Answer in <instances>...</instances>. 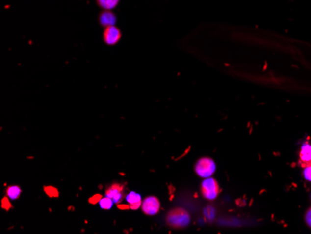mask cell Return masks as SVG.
<instances>
[{"label":"cell","instance_id":"8fae6325","mask_svg":"<svg viewBox=\"0 0 311 234\" xmlns=\"http://www.w3.org/2000/svg\"><path fill=\"white\" fill-rule=\"evenodd\" d=\"M21 188L18 186H10L7 189V197L10 200H16L21 195Z\"/></svg>","mask_w":311,"mask_h":234},{"label":"cell","instance_id":"2e32d148","mask_svg":"<svg viewBox=\"0 0 311 234\" xmlns=\"http://www.w3.org/2000/svg\"><path fill=\"white\" fill-rule=\"evenodd\" d=\"M9 200L8 198L3 199V201H2V206L4 208H6V210H8L9 207H10V205L9 204Z\"/></svg>","mask_w":311,"mask_h":234},{"label":"cell","instance_id":"7a4b0ae2","mask_svg":"<svg viewBox=\"0 0 311 234\" xmlns=\"http://www.w3.org/2000/svg\"><path fill=\"white\" fill-rule=\"evenodd\" d=\"M216 170L215 162L208 157H204L200 159L195 164V172L196 174L202 178L210 177L213 173Z\"/></svg>","mask_w":311,"mask_h":234},{"label":"cell","instance_id":"3957f363","mask_svg":"<svg viewBox=\"0 0 311 234\" xmlns=\"http://www.w3.org/2000/svg\"><path fill=\"white\" fill-rule=\"evenodd\" d=\"M201 191L204 198L209 201H213L218 197L221 189L217 181L214 178L207 177L205 178V180L202 181Z\"/></svg>","mask_w":311,"mask_h":234},{"label":"cell","instance_id":"6da1fadb","mask_svg":"<svg viewBox=\"0 0 311 234\" xmlns=\"http://www.w3.org/2000/svg\"><path fill=\"white\" fill-rule=\"evenodd\" d=\"M190 215L183 208H175L171 210L166 216L167 224L174 229H183L190 223Z\"/></svg>","mask_w":311,"mask_h":234},{"label":"cell","instance_id":"9a60e30c","mask_svg":"<svg viewBox=\"0 0 311 234\" xmlns=\"http://www.w3.org/2000/svg\"><path fill=\"white\" fill-rule=\"evenodd\" d=\"M46 191L50 196H57L58 195V192L54 188H48L46 189Z\"/></svg>","mask_w":311,"mask_h":234},{"label":"cell","instance_id":"52a82bcc","mask_svg":"<svg viewBox=\"0 0 311 234\" xmlns=\"http://www.w3.org/2000/svg\"><path fill=\"white\" fill-rule=\"evenodd\" d=\"M298 162L303 168L311 165V144L310 143H304L302 145L299 152Z\"/></svg>","mask_w":311,"mask_h":234},{"label":"cell","instance_id":"9c48e42d","mask_svg":"<svg viewBox=\"0 0 311 234\" xmlns=\"http://www.w3.org/2000/svg\"><path fill=\"white\" fill-rule=\"evenodd\" d=\"M99 22L103 27H112V26H115L117 22V17L110 10H104L99 15Z\"/></svg>","mask_w":311,"mask_h":234},{"label":"cell","instance_id":"5b68a950","mask_svg":"<svg viewBox=\"0 0 311 234\" xmlns=\"http://www.w3.org/2000/svg\"><path fill=\"white\" fill-rule=\"evenodd\" d=\"M105 196L112 199L114 204L119 205L125 197V188L120 184H113L105 190Z\"/></svg>","mask_w":311,"mask_h":234},{"label":"cell","instance_id":"30bf717a","mask_svg":"<svg viewBox=\"0 0 311 234\" xmlns=\"http://www.w3.org/2000/svg\"><path fill=\"white\" fill-rule=\"evenodd\" d=\"M119 2V0H97L98 5L101 7L102 9H105V10L115 9L118 6Z\"/></svg>","mask_w":311,"mask_h":234},{"label":"cell","instance_id":"5bb4252c","mask_svg":"<svg viewBox=\"0 0 311 234\" xmlns=\"http://www.w3.org/2000/svg\"><path fill=\"white\" fill-rule=\"evenodd\" d=\"M305 221H306L307 225L309 226L311 229V207L309 208V210L306 212Z\"/></svg>","mask_w":311,"mask_h":234},{"label":"cell","instance_id":"8992f818","mask_svg":"<svg viewBox=\"0 0 311 234\" xmlns=\"http://www.w3.org/2000/svg\"><path fill=\"white\" fill-rule=\"evenodd\" d=\"M121 37V33L118 27L115 26L105 27L104 32V40L107 45H116Z\"/></svg>","mask_w":311,"mask_h":234},{"label":"cell","instance_id":"277c9868","mask_svg":"<svg viewBox=\"0 0 311 234\" xmlns=\"http://www.w3.org/2000/svg\"><path fill=\"white\" fill-rule=\"evenodd\" d=\"M142 211L147 216H155L160 210V203L154 196H148L142 203Z\"/></svg>","mask_w":311,"mask_h":234},{"label":"cell","instance_id":"ba28073f","mask_svg":"<svg viewBox=\"0 0 311 234\" xmlns=\"http://www.w3.org/2000/svg\"><path fill=\"white\" fill-rule=\"evenodd\" d=\"M125 199H126V202L130 206V209L137 210L140 208V206H142V203H143L142 197L137 192H134V191L129 192Z\"/></svg>","mask_w":311,"mask_h":234},{"label":"cell","instance_id":"7c38bea8","mask_svg":"<svg viewBox=\"0 0 311 234\" xmlns=\"http://www.w3.org/2000/svg\"><path fill=\"white\" fill-rule=\"evenodd\" d=\"M99 205H100V207L104 210H109L114 205V202L112 201V199H110L109 197L105 196L104 198L100 199L99 201Z\"/></svg>","mask_w":311,"mask_h":234},{"label":"cell","instance_id":"4fadbf2b","mask_svg":"<svg viewBox=\"0 0 311 234\" xmlns=\"http://www.w3.org/2000/svg\"><path fill=\"white\" fill-rule=\"evenodd\" d=\"M303 175H304V177H305V179H306V180L311 182V165H310V166H307V167H305V168H304Z\"/></svg>","mask_w":311,"mask_h":234},{"label":"cell","instance_id":"e0dca14e","mask_svg":"<svg viewBox=\"0 0 311 234\" xmlns=\"http://www.w3.org/2000/svg\"><path fill=\"white\" fill-rule=\"evenodd\" d=\"M100 199H101V196H100V195H96V196H94L93 198L91 199L90 201H91V203H92V204H96V203H99Z\"/></svg>","mask_w":311,"mask_h":234}]
</instances>
